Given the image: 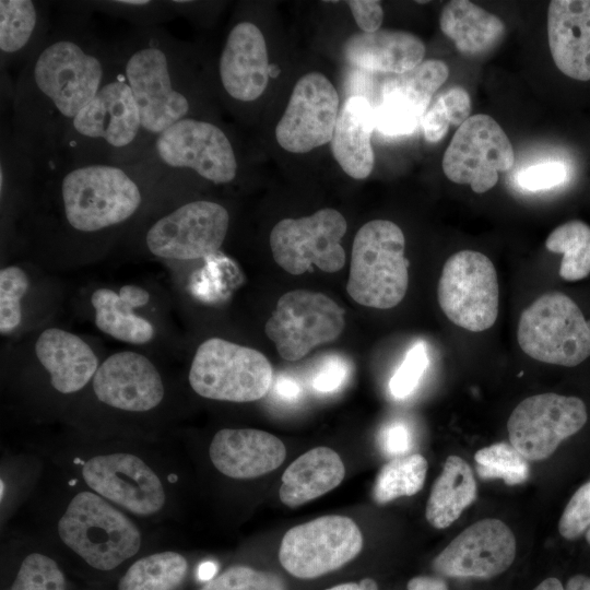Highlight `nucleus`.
Here are the masks:
<instances>
[{
    "label": "nucleus",
    "instance_id": "aec40b11",
    "mask_svg": "<svg viewBox=\"0 0 590 590\" xmlns=\"http://www.w3.org/2000/svg\"><path fill=\"white\" fill-rule=\"evenodd\" d=\"M448 75L444 61L428 59L387 79L381 86L380 102L374 108L375 128L387 137L413 133Z\"/></svg>",
    "mask_w": 590,
    "mask_h": 590
},
{
    "label": "nucleus",
    "instance_id": "c756f323",
    "mask_svg": "<svg viewBox=\"0 0 590 590\" xmlns=\"http://www.w3.org/2000/svg\"><path fill=\"white\" fill-rule=\"evenodd\" d=\"M150 293L138 285H123L119 293L110 288H97L91 303L95 309V324L114 339L132 344H144L154 337V327L133 309L148 304Z\"/></svg>",
    "mask_w": 590,
    "mask_h": 590
},
{
    "label": "nucleus",
    "instance_id": "2f4dec72",
    "mask_svg": "<svg viewBox=\"0 0 590 590\" xmlns=\"http://www.w3.org/2000/svg\"><path fill=\"white\" fill-rule=\"evenodd\" d=\"M476 496V483L468 462L449 456L433 484L425 510L427 521L437 529L453 523Z\"/></svg>",
    "mask_w": 590,
    "mask_h": 590
},
{
    "label": "nucleus",
    "instance_id": "79ce46f5",
    "mask_svg": "<svg viewBox=\"0 0 590 590\" xmlns=\"http://www.w3.org/2000/svg\"><path fill=\"white\" fill-rule=\"evenodd\" d=\"M429 364L425 342H415L389 381V390L396 399H404L417 388Z\"/></svg>",
    "mask_w": 590,
    "mask_h": 590
},
{
    "label": "nucleus",
    "instance_id": "423d86ee",
    "mask_svg": "<svg viewBox=\"0 0 590 590\" xmlns=\"http://www.w3.org/2000/svg\"><path fill=\"white\" fill-rule=\"evenodd\" d=\"M74 165H128L142 157L138 105L118 60L76 115L55 154Z\"/></svg>",
    "mask_w": 590,
    "mask_h": 590
},
{
    "label": "nucleus",
    "instance_id": "a18cd8bd",
    "mask_svg": "<svg viewBox=\"0 0 590 590\" xmlns=\"http://www.w3.org/2000/svg\"><path fill=\"white\" fill-rule=\"evenodd\" d=\"M378 444L380 450L392 459L408 456L413 446L412 432L404 422L392 421L380 429Z\"/></svg>",
    "mask_w": 590,
    "mask_h": 590
},
{
    "label": "nucleus",
    "instance_id": "1a4fd4ad",
    "mask_svg": "<svg viewBox=\"0 0 590 590\" xmlns=\"http://www.w3.org/2000/svg\"><path fill=\"white\" fill-rule=\"evenodd\" d=\"M272 379V366L261 352L221 338L198 346L188 374L190 387L200 397L235 403L263 398Z\"/></svg>",
    "mask_w": 590,
    "mask_h": 590
},
{
    "label": "nucleus",
    "instance_id": "09e8293b",
    "mask_svg": "<svg viewBox=\"0 0 590 590\" xmlns=\"http://www.w3.org/2000/svg\"><path fill=\"white\" fill-rule=\"evenodd\" d=\"M274 391L280 398L292 401L298 397L300 388L292 378L280 376L274 384Z\"/></svg>",
    "mask_w": 590,
    "mask_h": 590
},
{
    "label": "nucleus",
    "instance_id": "f3484780",
    "mask_svg": "<svg viewBox=\"0 0 590 590\" xmlns=\"http://www.w3.org/2000/svg\"><path fill=\"white\" fill-rule=\"evenodd\" d=\"M582 400L557 393H541L522 400L511 412L507 430L512 447L527 460L550 457L566 438L587 422Z\"/></svg>",
    "mask_w": 590,
    "mask_h": 590
},
{
    "label": "nucleus",
    "instance_id": "c9c22d12",
    "mask_svg": "<svg viewBox=\"0 0 590 590\" xmlns=\"http://www.w3.org/2000/svg\"><path fill=\"white\" fill-rule=\"evenodd\" d=\"M471 113V98L461 86H451L441 93L426 110L421 125L425 139L430 143L439 142L450 126L460 127Z\"/></svg>",
    "mask_w": 590,
    "mask_h": 590
},
{
    "label": "nucleus",
    "instance_id": "ea45409f",
    "mask_svg": "<svg viewBox=\"0 0 590 590\" xmlns=\"http://www.w3.org/2000/svg\"><path fill=\"white\" fill-rule=\"evenodd\" d=\"M199 590H287V587L275 573L234 565L206 580Z\"/></svg>",
    "mask_w": 590,
    "mask_h": 590
},
{
    "label": "nucleus",
    "instance_id": "8fccbe9b",
    "mask_svg": "<svg viewBox=\"0 0 590 590\" xmlns=\"http://www.w3.org/2000/svg\"><path fill=\"white\" fill-rule=\"evenodd\" d=\"M406 588L408 590H448L447 583L442 579L426 576L412 578Z\"/></svg>",
    "mask_w": 590,
    "mask_h": 590
},
{
    "label": "nucleus",
    "instance_id": "cd10ccee",
    "mask_svg": "<svg viewBox=\"0 0 590 590\" xmlns=\"http://www.w3.org/2000/svg\"><path fill=\"white\" fill-rule=\"evenodd\" d=\"M374 107L369 101L361 95L349 97L339 110L330 146L340 167L354 179H365L374 168Z\"/></svg>",
    "mask_w": 590,
    "mask_h": 590
},
{
    "label": "nucleus",
    "instance_id": "412c9836",
    "mask_svg": "<svg viewBox=\"0 0 590 590\" xmlns=\"http://www.w3.org/2000/svg\"><path fill=\"white\" fill-rule=\"evenodd\" d=\"M92 387L102 404L130 414L151 412L165 398L163 378L155 365L146 356L132 351L108 356L98 366Z\"/></svg>",
    "mask_w": 590,
    "mask_h": 590
},
{
    "label": "nucleus",
    "instance_id": "7ed1b4c3",
    "mask_svg": "<svg viewBox=\"0 0 590 590\" xmlns=\"http://www.w3.org/2000/svg\"><path fill=\"white\" fill-rule=\"evenodd\" d=\"M116 45L141 117L143 157L170 126L194 117L192 73L181 44L160 26L134 27Z\"/></svg>",
    "mask_w": 590,
    "mask_h": 590
},
{
    "label": "nucleus",
    "instance_id": "20e7f679",
    "mask_svg": "<svg viewBox=\"0 0 590 590\" xmlns=\"http://www.w3.org/2000/svg\"><path fill=\"white\" fill-rule=\"evenodd\" d=\"M56 506L49 519L50 541L92 569L118 568L137 556L146 542L135 518L69 474Z\"/></svg>",
    "mask_w": 590,
    "mask_h": 590
},
{
    "label": "nucleus",
    "instance_id": "37998d69",
    "mask_svg": "<svg viewBox=\"0 0 590 590\" xmlns=\"http://www.w3.org/2000/svg\"><path fill=\"white\" fill-rule=\"evenodd\" d=\"M590 528V481L573 495L558 522V531L565 539L580 536Z\"/></svg>",
    "mask_w": 590,
    "mask_h": 590
},
{
    "label": "nucleus",
    "instance_id": "b1692460",
    "mask_svg": "<svg viewBox=\"0 0 590 590\" xmlns=\"http://www.w3.org/2000/svg\"><path fill=\"white\" fill-rule=\"evenodd\" d=\"M552 58L567 76L590 80V0H553L547 10Z\"/></svg>",
    "mask_w": 590,
    "mask_h": 590
},
{
    "label": "nucleus",
    "instance_id": "49530a36",
    "mask_svg": "<svg viewBox=\"0 0 590 590\" xmlns=\"http://www.w3.org/2000/svg\"><path fill=\"white\" fill-rule=\"evenodd\" d=\"M349 364L340 356H331L318 368L311 378V387L321 393L334 392L347 379Z\"/></svg>",
    "mask_w": 590,
    "mask_h": 590
},
{
    "label": "nucleus",
    "instance_id": "e433bc0d",
    "mask_svg": "<svg viewBox=\"0 0 590 590\" xmlns=\"http://www.w3.org/2000/svg\"><path fill=\"white\" fill-rule=\"evenodd\" d=\"M477 474L482 479H500L508 485L523 483L529 476L527 459L511 444L497 442L476 451Z\"/></svg>",
    "mask_w": 590,
    "mask_h": 590
},
{
    "label": "nucleus",
    "instance_id": "f257e3e1",
    "mask_svg": "<svg viewBox=\"0 0 590 590\" xmlns=\"http://www.w3.org/2000/svg\"><path fill=\"white\" fill-rule=\"evenodd\" d=\"M52 28L13 82L11 135L38 160L54 156L71 122L118 60L92 30L91 1L57 3Z\"/></svg>",
    "mask_w": 590,
    "mask_h": 590
},
{
    "label": "nucleus",
    "instance_id": "5fc2aeb1",
    "mask_svg": "<svg viewBox=\"0 0 590 590\" xmlns=\"http://www.w3.org/2000/svg\"><path fill=\"white\" fill-rule=\"evenodd\" d=\"M216 571L213 563L206 562L200 566L199 574L202 579H211Z\"/></svg>",
    "mask_w": 590,
    "mask_h": 590
},
{
    "label": "nucleus",
    "instance_id": "603ef678",
    "mask_svg": "<svg viewBox=\"0 0 590 590\" xmlns=\"http://www.w3.org/2000/svg\"><path fill=\"white\" fill-rule=\"evenodd\" d=\"M565 590H590V577L585 575L573 576L567 581Z\"/></svg>",
    "mask_w": 590,
    "mask_h": 590
},
{
    "label": "nucleus",
    "instance_id": "6e6552de",
    "mask_svg": "<svg viewBox=\"0 0 590 590\" xmlns=\"http://www.w3.org/2000/svg\"><path fill=\"white\" fill-rule=\"evenodd\" d=\"M405 238L393 222L374 220L356 233L352 246L349 295L357 304L389 309L404 298L409 285Z\"/></svg>",
    "mask_w": 590,
    "mask_h": 590
},
{
    "label": "nucleus",
    "instance_id": "5701e85b",
    "mask_svg": "<svg viewBox=\"0 0 590 590\" xmlns=\"http://www.w3.org/2000/svg\"><path fill=\"white\" fill-rule=\"evenodd\" d=\"M209 458L223 475L248 480L278 469L285 460V445L276 436L256 428H222L209 446Z\"/></svg>",
    "mask_w": 590,
    "mask_h": 590
},
{
    "label": "nucleus",
    "instance_id": "f704fd0d",
    "mask_svg": "<svg viewBox=\"0 0 590 590\" xmlns=\"http://www.w3.org/2000/svg\"><path fill=\"white\" fill-rule=\"evenodd\" d=\"M427 461L420 453L391 459L378 472L373 498L377 504H386L398 497L412 496L424 485Z\"/></svg>",
    "mask_w": 590,
    "mask_h": 590
},
{
    "label": "nucleus",
    "instance_id": "9d476101",
    "mask_svg": "<svg viewBox=\"0 0 590 590\" xmlns=\"http://www.w3.org/2000/svg\"><path fill=\"white\" fill-rule=\"evenodd\" d=\"M517 339L527 355L547 364L571 367L590 356V326L559 292L543 294L523 309Z\"/></svg>",
    "mask_w": 590,
    "mask_h": 590
},
{
    "label": "nucleus",
    "instance_id": "9b49d317",
    "mask_svg": "<svg viewBox=\"0 0 590 590\" xmlns=\"http://www.w3.org/2000/svg\"><path fill=\"white\" fill-rule=\"evenodd\" d=\"M437 298L456 326L472 332L489 329L499 306L497 273L491 259L474 250L452 255L444 264Z\"/></svg>",
    "mask_w": 590,
    "mask_h": 590
},
{
    "label": "nucleus",
    "instance_id": "ddd939ff",
    "mask_svg": "<svg viewBox=\"0 0 590 590\" xmlns=\"http://www.w3.org/2000/svg\"><path fill=\"white\" fill-rule=\"evenodd\" d=\"M344 316L345 310L327 295L294 290L279 298L264 331L280 356L294 362L335 340L345 327Z\"/></svg>",
    "mask_w": 590,
    "mask_h": 590
},
{
    "label": "nucleus",
    "instance_id": "f03ea898",
    "mask_svg": "<svg viewBox=\"0 0 590 590\" xmlns=\"http://www.w3.org/2000/svg\"><path fill=\"white\" fill-rule=\"evenodd\" d=\"M163 184L142 163L128 165L69 164L54 155L36 162L34 185L44 190L72 234L95 235L133 219L145 191Z\"/></svg>",
    "mask_w": 590,
    "mask_h": 590
},
{
    "label": "nucleus",
    "instance_id": "0eeeda50",
    "mask_svg": "<svg viewBox=\"0 0 590 590\" xmlns=\"http://www.w3.org/2000/svg\"><path fill=\"white\" fill-rule=\"evenodd\" d=\"M170 187L182 174H194L213 185L233 182L239 170L227 133L199 117L185 118L160 134L140 162Z\"/></svg>",
    "mask_w": 590,
    "mask_h": 590
},
{
    "label": "nucleus",
    "instance_id": "a19ab883",
    "mask_svg": "<svg viewBox=\"0 0 590 590\" xmlns=\"http://www.w3.org/2000/svg\"><path fill=\"white\" fill-rule=\"evenodd\" d=\"M30 280L23 269L10 266L0 271V332L9 334L22 320L21 299L26 294Z\"/></svg>",
    "mask_w": 590,
    "mask_h": 590
},
{
    "label": "nucleus",
    "instance_id": "a211bd4d",
    "mask_svg": "<svg viewBox=\"0 0 590 590\" xmlns=\"http://www.w3.org/2000/svg\"><path fill=\"white\" fill-rule=\"evenodd\" d=\"M339 110L338 92L326 75H303L275 127L279 145L291 153H307L327 144L332 139Z\"/></svg>",
    "mask_w": 590,
    "mask_h": 590
},
{
    "label": "nucleus",
    "instance_id": "4be33fe9",
    "mask_svg": "<svg viewBox=\"0 0 590 590\" xmlns=\"http://www.w3.org/2000/svg\"><path fill=\"white\" fill-rule=\"evenodd\" d=\"M267 44L261 30L247 20L229 30L217 63V75L225 95L238 103L258 99L270 79Z\"/></svg>",
    "mask_w": 590,
    "mask_h": 590
},
{
    "label": "nucleus",
    "instance_id": "a878e982",
    "mask_svg": "<svg viewBox=\"0 0 590 590\" xmlns=\"http://www.w3.org/2000/svg\"><path fill=\"white\" fill-rule=\"evenodd\" d=\"M37 359L49 375L52 389L63 396L81 391L92 381L98 358L76 334L59 328L43 331L36 340Z\"/></svg>",
    "mask_w": 590,
    "mask_h": 590
},
{
    "label": "nucleus",
    "instance_id": "473e14b6",
    "mask_svg": "<svg viewBox=\"0 0 590 590\" xmlns=\"http://www.w3.org/2000/svg\"><path fill=\"white\" fill-rule=\"evenodd\" d=\"M189 564L179 552L167 550L133 560L118 581V590H176Z\"/></svg>",
    "mask_w": 590,
    "mask_h": 590
},
{
    "label": "nucleus",
    "instance_id": "58836bf2",
    "mask_svg": "<svg viewBox=\"0 0 590 590\" xmlns=\"http://www.w3.org/2000/svg\"><path fill=\"white\" fill-rule=\"evenodd\" d=\"M91 5L95 12L123 19L135 27H155L175 15L169 0H97Z\"/></svg>",
    "mask_w": 590,
    "mask_h": 590
},
{
    "label": "nucleus",
    "instance_id": "6e6d98bb",
    "mask_svg": "<svg viewBox=\"0 0 590 590\" xmlns=\"http://www.w3.org/2000/svg\"><path fill=\"white\" fill-rule=\"evenodd\" d=\"M586 539H587V542L590 544V528L588 529L586 533Z\"/></svg>",
    "mask_w": 590,
    "mask_h": 590
},
{
    "label": "nucleus",
    "instance_id": "6ab92c4d",
    "mask_svg": "<svg viewBox=\"0 0 590 590\" xmlns=\"http://www.w3.org/2000/svg\"><path fill=\"white\" fill-rule=\"evenodd\" d=\"M516 557V539L498 519L474 522L433 560L436 573L455 578L487 579L507 570Z\"/></svg>",
    "mask_w": 590,
    "mask_h": 590
},
{
    "label": "nucleus",
    "instance_id": "393cba45",
    "mask_svg": "<svg viewBox=\"0 0 590 590\" xmlns=\"http://www.w3.org/2000/svg\"><path fill=\"white\" fill-rule=\"evenodd\" d=\"M54 17L51 3L37 0L0 1L1 72L20 71L48 37ZM17 73V74H19Z\"/></svg>",
    "mask_w": 590,
    "mask_h": 590
},
{
    "label": "nucleus",
    "instance_id": "2eb2a0df",
    "mask_svg": "<svg viewBox=\"0 0 590 590\" xmlns=\"http://www.w3.org/2000/svg\"><path fill=\"white\" fill-rule=\"evenodd\" d=\"M229 222V212L223 204L188 201L152 222L144 233V244L152 255L164 259L205 258L221 248Z\"/></svg>",
    "mask_w": 590,
    "mask_h": 590
},
{
    "label": "nucleus",
    "instance_id": "7c9ffc66",
    "mask_svg": "<svg viewBox=\"0 0 590 590\" xmlns=\"http://www.w3.org/2000/svg\"><path fill=\"white\" fill-rule=\"evenodd\" d=\"M441 32L468 57L495 48L505 35V24L496 15L468 0L449 1L439 17Z\"/></svg>",
    "mask_w": 590,
    "mask_h": 590
},
{
    "label": "nucleus",
    "instance_id": "4468645a",
    "mask_svg": "<svg viewBox=\"0 0 590 590\" xmlns=\"http://www.w3.org/2000/svg\"><path fill=\"white\" fill-rule=\"evenodd\" d=\"M346 228L344 216L331 208L299 219L281 220L269 237L274 261L293 275L303 274L312 264L329 273L340 271L345 263L341 239Z\"/></svg>",
    "mask_w": 590,
    "mask_h": 590
},
{
    "label": "nucleus",
    "instance_id": "39448f33",
    "mask_svg": "<svg viewBox=\"0 0 590 590\" xmlns=\"http://www.w3.org/2000/svg\"><path fill=\"white\" fill-rule=\"evenodd\" d=\"M58 453L56 463L69 475L133 518L172 515L174 476L154 452L105 447Z\"/></svg>",
    "mask_w": 590,
    "mask_h": 590
},
{
    "label": "nucleus",
    "instance_id": "3c124183",
    "mask_svg": "<svg viewBox=\"0 0 590 590\" xmlns=\"http://www.w3.org/2000/svg\"><path fill=\"white\" fill-rule=\"evenodd\" d=\"M326 590H378L377 583L370 579L365 578L359 582H345L333 586Z\"/></svg>",
    "mask_w": 590,
    "mask_h": 590
},
{
    "label": "nucleus",
    "instance_id": "bb28decb",
    "mask_svg": "<svg viewBox=\"0 0 590 590\" xmlns=\"http://www.w3.org/2000/svg\"><path fill=\"white\" fill-rule=\"evenodd\" d=\"M342 51L344 59L354 67L401 74L423 61L425 45L405 31L378 30L353 34L344 42Z\"/></svg>",
    "mask_w": 590,
    "mask_h": 590
},
{
    "label": "nucleus",
    "instance_id": "de8ad7c7",
    "mask_svg": "<svg viewBox=\"0 0 590 590\" xmlns=\"http://www.w3.org/2000/svg\"><path fill=\"white\" fill-rule=\"evenodd\" d=\"M346 4L362 32L373 33L380 30L384 10L379 1L351 0Z\"/></svg>",
    "mask_w": 590,
    "mask_h": 590
},
{
    "label": "nucleus",
    "instance_id": "c03bdc74",
    "mask_svg": "<svg viewBox=\"0 0 590 590\" xmlns=\"http://www.w3.org/2000/svg\"><path fill=\"white\" fill-rule=\"evenodd\" d=\"M568 178L567 166L548 161L529 166L517 175L518 185L528 191L547 190L564 184Z\"/></svg>",
    "mask_w": 590,
    "mask_h": 590
},
{
    "label": "nucleus",
    "instance_id": "f8f14e48",
    "mask_svg": "<svg viewBox=\"0 0 590 590\" xmlns=\"http://www.w3.org/2000/svg\"><path fill=\"white\" fill-rule=\"evenodd\" d=\"M363 547V535L351 518L327 515L285 532L279 560L299 579H314L341 568Z\"/></svg>",
    "mask_w": 590,
    "mask_h": 590
},
{
    "label": "nucleus",
    "instance_id": "864d4df0",
    "mask_svg": "<svg viewBox=\"0 0 590 590\" xmlns=\"http://www.w3.org/2000/svg\"><path fill=\"white\" fill-rule=\"evenodd\" d=\"M533 590H565V588L557 578L548 577L540 582Z\"/></svg>",
    "mask_w": 590,
    "mask_h": 590
},
{
    "label": "nucleus",
    "instance_id": "72a5a7b5",
    "mask_svg": "<svg viewBox=\"0 0 590 590\" xmlns=\"http://www.w3.org/2000/svg\"><path fill=\"white\" fill-rule=\"evenodd\" d=\"M551 252L563 253L559 275L566 281H579L590 274V226L574 220L557 226L546 238Z\"/></svg>",
    "mask_w": 590,
    "mask_h": 590
},
{
    "label": "nucleus",
    "instance_id": "c85d7f7f",
    "mask_svg": "<svg viewBox=\"0 0 590 590\" xmlns=\"http://www.w3.org/2000/svg\"><path fill=\"white\" fill-rule=\"evenodd\" d=\"M344 476L345 467L339 453L329 447H316L286 468L279 497L285 506L298 507L332 491Z\"/></svg>",
    "mask_w": 590,
    "mask_h": 590
},
{
    "label": "nucleus",
    "instance_id": "4c0bfd02",
    "mask_svg": "<svg viewBox=\"0 0 590 590\" xmlns=\"http://www.w3.org/2000/svg\"><path fill=\"white\" fill-rule=\"evenodd\" d=\"M5 590H67L66 576L57 560L40 551H31L19 565Z\"/></svg>",
    "mask_w": 590,
    "mask_h": 590
},
{
    "label": "nucleus",
    "instance_id": "dca6fc26",
    "mask_svg": "<svg viewBox=\"0 0 590 590\" xmlns=\"http://www.w3.org/2000/svg\"><path fill=\"white\" fill-rule=\"evenodd\" d=\"M515 152L503 128L488 115L470 116L455 132L442 157V170L452 182L484 193L498 181V172L511 169Z\"/></svg>",
    "mask_w": 590,
    "mask_h": 590
}]
</instances>
